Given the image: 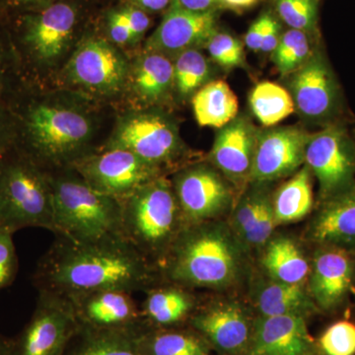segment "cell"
<instances>
[{"instance_id":"cell-1","label":"cell","mask_w":355,"mask_h":355,"mask_svg":"<svg viewBox=\"0 0 355 355\" xmlns=\"http://www.w3.org/2000/svg\"><path fill=\"white\" fill-rule=\"evenodd\" d=\"M33 282L38 291L71 297L105 289L144 292L165 282L159 266L125 238L76 242L57 236Z\"/></svg>"},{"instance_id":"cell-2","label":"cell","mask_w":355,"mask_h":355,"mask_svg":"<svg viewBox=\"0 0 355 355\" xmlns=\"http://www.w3.org/2000/svg\"><path fill=\"white\" fill-rule=\"evenodd\" d=\"M7 106L15 120V146L46 171L70 168L90 153L94 128L83 110L40 97L26 81Z\"/></svg>"},{"instance_id":"cell-3","label":"cell","mask_w":355,"mask_h":355,"mask_svg":"<svg viewBox=\"0 0 355 355\" xmlns=\"http://www.w3.org/2000/svg\"><path fill=\"white\" fill-rule=\"evenodd\" d=\"M245 248L230 226L217 220L184 226L159 270L165 282L188 288L234 286L244 268Z\"/></svg>"},{"instance_id":"cell-4","label":"cell","mask_w":355,"mask_h":355,"mask_svg":"<svg viewBox=\"0 0 355 355\" xmlns=\"http://www.w3.org/2000/svg\"><path fill=\"white\" fill-rule=\"evenodd\" d=\"M93 6L91 0H58L0 23L25 81L57 64L76 40L83 38Z\"/></svg>"},{"instance_id":"cell-5","label":"cell","mask_w":355,"mask_h":355,"mask_svg":"<svg viewBox=\"0 0 355 355\" xmlns=\"http://www.w3.org/2000/svg\"><path fill=\"white\" fill-rule=\"evenodd\" d=\"M49 173L55 236L76 242L125 238L120 200L94 190L72 168Z\"/></svg>"},{"instance_id":"cell-6","label":"cell","mask_w":355,"mask_h":355,"mask_svg":"<svg viewBox=\"0 0 355 355\" xmlns=\"http://www.w3.org/2000/svg\"><path fill=\"white\" fill-rule=\"evenodd\" d=\"M120 202L125 239L159 266L186 226L171 181L162 175Z\"/></svg>"},{"instance_id":"cell-7","label":"cell","mask_w":355,"mask_h":355,"mask_svg":"<svg viewBox=\"0 0 355 355\" xmlns=\"http://www.w3.org/2000/svg\"><path fill=\"white\" fill-rule=\"evenodd\" d=\"M27 227L55 233L51 176L14 144L0 157V228Z\"/></svg>"},{"instance_id":"cell-8","label":"cell","mask_w":355,"mask_h":355,"mask_svg":"<svg viewBox=\"0 0 355 355\" xmlns=\"http://www.w3.org/2000/svg\"><path fill=\"white\" fill-rule=\"evenodd\" d=\"M105 147L125 149L163 171L184 153L177 125L157 112H137L121 118Z\"/></svg>"},{"instance_id":"cell-9","label":"cell","mask_w":355,"mask_h":355,"mask_svg":"<svg viewBox=\"0 0 355 355\" xmlns=\"http://www.w3.org/2000/svg\"><path fill=\"white\" fill-rule=\"evenodd\" d=\"M305 165L319 184L321 202L355 188V140L342 123L310 135Z\"/></svg>"},{"instance_id":"cell-10","label":"cell","mask_w":355,"mask_h":355,"mask_svg":"<svg viewBox=\"0 0 355 355\" xmlns=\"http://www.w3.org/2000/svg\"><path fill=\"white\" fill-rule=\"evenodd\" d=\"M77 328L78 322L69 298L38 291L31 319L10 340L9 355H62Z\"/></svg>"},{"instance_id":"cell-11","label":"cell","mask_w":355,"mask_h":355,"mask_svg":"<svg viewBox=\"0 0 355 355\" xmlns=\"http://www.w3.org/2000/svg\"><path fill=\"white\" fill-rule=\"evenodd\" d=\"M70 168L94 190L119 200L164 175L157 166L125 149L113 147L90 151Z\"/></svg>"},{"instance_id":"cell-12","label":"cell","mask_w":355,"mask_h":355,"mask_svg":"<svg viewBox=\"0 0 355 355\" xmlns=\"http://www.w3.org/2000/svg\"><path fill=\"white\" fill-rule=\"evenodd\" d=\"M291 76L289 93L303 119L323 128L340 123L342 91L323 53L315 51Z\"/></svg>"},{"instance_id":"cell-13","label":"cell","mask_w":355,"mask_h":355,"mask_svg":"<svg viewBox=\"0 0 355 355\" xmlns=\"http://www.w3.org/2000/svg\"><path fill=\"white\" fill-rule=\"evenodd\" d=\"M130 64L109 40L90 35L79 41L65 74L72 84L92 94H116L128 83Z\"/></svg>"},{"instance_id":"cell-14","label":"cell","mask_w":355,"mask_h":355,"mask_svg":"<svg viewBox=\"0 0 355 355\" xmlns=\"http://www.w3.org/2000/svg\"><path fill=\"white\" fill-rule=\"evenodd\" d=\"M171 183L186 226L216 220L232 205L228 180L211 164L181 168Z\"/></svg>"},{"instance_id":"cell-15","label":"cell","mask_w":355,"mask_h":355,"mask_svg":"<svg viewBox=\"0 0 355 355\" xmlns=\"http://www.w3.org/2000/svg\"><path fill=\"white\" fill-rule=\"evenodd\" d=\"M254 317L237 301H214L198 304L188 324L217 354L247 355Z\"/></svg>"},{"instance_id":"cell-16","label":"cell","mask_w":355,"mask_h":355,"mask_svg":"<svg viewBox=\"0 0 355 355\" xmlns=\"http://www.w3.org/2000/svg\"><path fill=\"white\" fill-rule=\"evenodd\" d=\"M67 298L73 306L79 326L135 336L148 329L132 292L105 289Z\"/></svg>"},{"instance_id":"cell-17","label":"cell","mask_w":355,"mask_h":355,"mask_svg":"<svg viewBox=\"0 0 355 355\" xmlns=\"http://www.w3.org/2000/svg\"><path fill=\"white\" fill-rule=\"evenodd\" d=\"M310 135L294 127L259 130L249 182L263 184L297 172L305 164Z\"/></svg>"},{"instance_id":"cell-18","label":"cell","mask_w":355,"mask_h":355,"mask_svg":"<svg viewBox=\"0 0 355 355\" xmlns=\"http://www.w3.org/2000/svg\"><path fill=\"white\" fill-rule=\"evenodd\" d=\"M307 284L318 310L330 313L340 309L355 284L354 252L319 246L310 263Z\"/></svg>"},{"instance_id":"cell-19","label":"cell","mask_w":355,"mask_h":355,"mask_svg":"<svg viewBox=\"0 0 355 355\" xmlns=\"http://www.w3.org/2000/svg\"><path fill=\"white\" fill-rule=\"evenodd\" d=\"M218 10L193 12L170 4L155 31L146 43V51L167 55L200 49L217 31Z\"/></svg>"},{"instance_id":"cell-20","label":"cell","mask_w":355,"mask_h":355,"mask_svg":"<svg viewBox=\"0 0 355 355\" xmlns=\"http://www.w3.org/2000/svg\"><path fill=\"white\" fill-rule=\"evenodd\" d=\"M307 319L298 316H256L247 355H318Z\"/></svg>"},{"instance_id":"cell-21","label":"cell","mask_w":355,"mask_h":355,"mask_svg":"<svg viewBox=\"0 0 355 355\" xmlns=\"http://www.w3.org/2000/svg\"><path fill=\"white\" fill-rule=\"evenodd\" d=\"M259 130L245 116L220 128L209 153L210 164L234 184L249 181Z\"/></svg>"},{"instance_id":"cell-22","label":"cell","mask_w":355,"mask_h":355,"mask_svg":"<svg viewBox=\"0 0 355 355\" xmlns=\"http://www.w3.org/2000/svg\"><path fill=\"white\" fill-rule=\"evenodd\" d=\"M308 237L320 246L355 253V188L321 202L308 227Z\"/></svg>"},{"instance_id":"cell-23","label":"cell","mask_w":355,"mask_h":355,"mask_svg":"<svg viewBox=\"0 0 355 355\" xmlns=\"http://www.w3.org/2000/svg\"><path fill=\"white\" fill-rule=\"evenodd\" d=\"M144 293L140 309L148 329L187 326L198 304L191 288L171 282H162Z\"/></svg>"},{"instance_id":"cell-24","label":"cell","mask_w":355,"mask_h":355,"mask_svg":"<svg viewBox=\"0 0 355 355\" xmlns=\"http://www.w3.org/2000/svg\"><path fill=\"white\" fill-rule=\"evenodd\" d=\"M257 316H298L307 319L318 308L306 284H291L268 277L258 284L254 293Z\"/></svg>"},{"instance_id":"cell-25","label":"cell","mask_w":355,"mask_h":355,"mask_svg":"<svg viewBox=\"0 0 355 355\" xmlns=\"http://www.w3.org/2000/svg\"><path fill=\"white\" fill-rule=\"evenodd\" d=\"M128 83L140 101L157 104L174 89L173 60L162 53L146 51L130 67Z\"/></svg>"},{"instance_id":"cell-26","label":"cell","mask_w":355,"mask_h":355,"mask_svg":"<svg viewBox=\"0 0 355 355\" xmlns=\"http://www.w3.org/2000/svg\"><path fill=\"white\" fill-rule=\"evenodd\" d=\"M261 265L270 279L291 284H307L310 263L291 238L272 237L263 248Z\"/></svg>"},{"instance_id":"cell-27","label":"cell","mask_w":355,"mask_h":355,"mask_svg":"<svg viewBox=\"0 0 355 355\" xmlns=\"http://www.w3.org/2000/svg\"><path fill=\"white\" fill-rule=\"evenodd\" d=\"M193 114L200 127L222 128L238 116L239 102L223 80L209 81L191 98Z\"/></svg>"},{"instance_id":"cell-28","label":"cell","mask_w":355,"mask_h":355,"mask_svg":"<svg viewBox=\"0 0 355 355\" xmlns=\"http://www.w3.org/2000/svg\"><path fill=\"white\" fill-rule=\"evenodd\" d=\"M142 355H212L209 343L187 326L147 329L137 336Z\"/></svg>"},{"instance_id":"cell-29","label":"cell","mask_w":355,"mask_h":355,"mask_svg":"<svg viewBox=\"0 0 355 355\" xmlns=\"http://www.w3.org/2000/svg\"><path fill=\"white\" fill-rule=\"evenodd\" d=\"M312 173L305 164L282 184L272 197L277 225L305 218L314 207Z\"/></svg>"},{"instance_id":"cell-30","label":"cell","mask_w":355,"mask_h":355,"mask_svg":"<svg viewBox=\"0 0 355 355\" xmlns=\"http://www.w3.org/2000/svg\"><path fill=\"white\" fill-rule=\"evenodd\" d=\"M137 336L121 331L93 330L78 324L62 355H142Z\"/></svg>"},{"instance_id":"cell-31","label":"cell","mask_w":355,"mask_h":355,"mask_svg":"<svg viewBox=\"0 0 355 355\" xmlns=\"http://www.w3.org/2000/svg\"><path fill=\"white\" fill-rule=\"evenodd\" d=\"M249 104L257 120L266 128L277 125L295 111L289 91L270 81L254 86L250 94Z\"/></svg>"},{"instance_id":"cell-32","label":"cell","mask_w":355,"mask_h":355,"mask_svg":"<svg viewBox=\"0 0 355 355\" xmlns=\"http://www.w3.org/2000/svg\"><path fill=\"white\" fill-rule=\"evenodd\" d=\"M174 88L181 97L193 96L207 83L210 65L200 49L182 51L175 57Z\"/></svg>"},{"instance_id":"cell-33","label":"cell","mask_w":355,"mask_h":355,"mask_svg":"<svg viewBox=\"0 0 355 355\" xmlns=\"http://www.w3.org/2000/svg\"><path fill=\"white\" fill-rule=\"evenodd\" d=\"M310 36L307 33L294 29L282 33L279 44L272 53V62L282 76H291L316 51Z\"/></svg>"},{"instance_id":"cell-34","label":"cell","mask_w":355,"mask_h":355,"mask_svg":"<svg viewBox=\"0 0 355 355\" xmlns=\"http://www.w3.org/2000/svg\"><path fill=\"white\" fill-rule=\"evenodd\" d=\"M320 0H273L279 19L289 29L316 34Z\"/></svg>"},{"instance_id":"cell-35","label":"cell","mask_w":355,"mask_h":355,"mask_svg":"<svg viewBox=\"0 0 355 355\" xmlns=\"http://www.w3.org/2000/svg\"><path fill=\"white\" fill-rule=\"evenodd\" d=\"M23 81L6 28L0 24V104L8 105Z\"/></svg>"},{"instance_id":"cell-36","label":"cell","mask_w":355,"mask_h":355,"mask_svg":"<svg viewBox=\"0 0 355 355\" xmlns=\"http://www.w3.org/2000/svg\"><path fill=\"white\" fill-rule=\"evenodd\" d=\"M316 343L320 355H355V324L349 320L336 321Z\"/></svg>"},{"instance_id":"cell-37","label":"cell","mask_w":355,"mask_h":355,"mask_svg":"<svg viewBox=\"0 0 355 355\" xmlns=\"http://www.w3.org/2000/svg\"><path fill=\"white\" fill-rule=\"evenodd\" d=\"M257 186L258 188L250 191L238 202L231 219L230 228L242 245L245 238L253 227L260 212L261 203L268 193L261 188V184Z\"/></svg>"},{"instance_id":"cell-38","label":"cell","mask_w":355,"mask_h":355,"mask_svg":"<svg viewBox=\"0 0 355 355\" xmlns=\"http://www.w3.org/2000/svg\"><path fill=\"white\" fill-rule=\"evenodd\" d=\"M205 48L214 62L223 69L244 67L246 64L242 42L228 33L217 31Z\"/></svg>"},{"instance_id":"cell-39","label":"cell","mask_w":355,"mask_h":355,"mask_svg":"<svg viewBox=\"0 0 355 355\" xmlns=\"http://www.w3.org/2000/svg\"><path fill=\"white\" fill-rule=\"evenodd\" d=\"M277 225L275 211H273L272 198L270 197V193H268L261 203L260 212L254 221L253 227L243 241V246L246 250L263 248L272 238Z\"/></svg>"},{"instance_id":"cell-40","label":"cell","mask_w":355,"mask_h":355,"mask_svg":"<svg viewBox=\"0 0 355 355\" xmlns=\"http://www.w3.org/2000/svg\"><path fill=\"white\" fill-rule=\"evenodd\" d=\"M103 29L105 32V38L109 40L116 46L137 44L125 16L116 4L107 7L106 10L104 11Z\"/></svg>"},{"instance_id":"cell-41","label":"cell","mask_w":355,"mask_h":355,"mask_svg":"<svg viewBox=\"0 0 355 355\" xmlns=\"http://www.w3.org/2000/svg\"><path fill=\"white\" fill-rule=\"evenodd\" d=\"M12 233L0 228V291L12 284L18 272V258Z\"/></svg>"},{"instance_id":"cell-42","label":"cell","mask_w":355,"mask_h":355,"mask_svg":"<svg viewBox=\"0 0 355 355\" xmlns=\"http://www.w3.org/2000/svg\"><path fill=\"white\" fill-rule=\"evenodd\" d=\"M116 6L119 7L121 12L125 16V20L130 26V31L132 33L135 43H139L144 38L147 31L150 28V14L125 1L119 2Z\"/></svg>"},{"instance_id":"cell-43","label":"cell","mask_w":355,"mask_h":355,"mask_svg":"<svg viewBox=\"0 0 355 355\" xmlns=\"http://www.w3.org/2000/svg\"><path fill=\"white\" fill-rule=\"evenodd\" d=\"M58 0H0V23L18 14L37 10Z\"/></svg>"},{"instance_id":"cell-44","label":"cell","mask_w":355,"mask_h":355,"mask_svg":"<svg viewBox=\"0 0 355 355\" xmlns=\"http://www.w3.org/2000/svg\"><path fill=\"white\" fill-rule=\"evenodd\" d=\"M16 125L12 112L0 104V157L15 144Z\"/></svg>"},{"instance_id":"cell-45","label":"cell","mask_w":355,"mask_h":355,"mask_svg":"<svg viewBox=\"0 0 355 355\" xmlns=\"http://www.w3.org/2000/svg\"><path fill=\"white\" fill-rule=\"evenodd\" d=\"M270 15V12L261 14L250 26L246 36H245V44H246L247 48L249 50L261 51V43H263Z\"/></svg>"},{"instance_id":"cell-46","label":"cell","mask_w":355,"mask_h":355,"mask_svg":"<svg viewBox=\"0 0 355 355\" xmlns=\"http://www.w3.org/2000/svg\"><path fill=\"white\" fill-rule=\"evenodd\" d=\"M282 35V25H280L279 21L273 16V14L270 13L263 43H261V51L272 53L279 44Z\"/></svg>"},{"instance_id":"cell-47","label":"cell","mask_w":355,"mask_h":355,"mask_svg":"<svg viewBox=\"0 0 355 355\" xmlns=\"http://www.w3.org/2000/svg\"><path fill=\"white\" fill-rule=\"evenodd\" d=\"M171 4L193 12H207L220 9L218 0H171Z\"/></svg>"},{"instance_id":"cell-48","label":"cell","mask_w":355,"mask_h":355,"mask_svg":"<svg viewBox=\"0 0 355 355\" xmlns=\"http://www.w3.org/2000/svg\"><path fill=\"white\" fill-rule=\"evenodd\" d=\"M132 6L139 7L148 14L162 12L167 10L171 4V0H121ZM121 2V1H120Z\"/></svg>"},{"instance_id":"cell-49","label":"cell","mask_w":355,"mask_h":355,"mask_svg":"<svg viewBox=\"0 0 355 355\" xmlns=\"http://www.w3.org/2000/svg\"><path fill=\"white\" fill-rule=\"evenodd\" d=\"M259 0H218L220 8L232 9V10L239 11L245 9L251 8L258 3Z\"/></svg>"},{"instance_id":"cell-50","label":"cell","mask_w":355,"mask_h":355,"mask_svg":"<svg viewBox=\"0 0 355 355\" xmlns=\"http://www.w3.org/2000/svg\"><path fill=\"white\" fill-rule=\"evenodd\" d=\"M9 349H10V340L4 338L0 334V355H9Z\"/></svg>"},{"instance_id":"cell-51","label":"cell","mask_w":355,"mask_h":355,"mask_svg":"<svg viewBox=\"0 0 355 355\" xmlns=\"http://www.w3.org/2000/svg\"><path fill=\"white\" fill-rule=\"evenodd\" d=\"M91 1H92L93 4L101 3L105 4V6H106L107 7H110L111 6V3H113V2L118 1L119 3V2L121 1V0H91Z\"/></svg>"},{"instance_id":"cell-52","label":"cell","mask_w":355,"mask_h":355,"mask_svg":"<svg viewBox=\"0 0 355 355\" xmlns=\"http://www.w3.org/2000/svg\"><path fill=\"white\" fill-rule=\"evenodd\" d=\"M318 355H320V354H318Z\"/></svg>"},{"instance_id":"cell-53","label":"cell","mask_w":355,"mask_h":355,"mask_svg":"<svg viewBox=\"0 0 355 355\" xmlns=\"http://www.w3.org/2000/svg\"><path fill=\"white\" fill-rule=\"evenodd\" d=\"M354 140H355V139H354Z\"/></svg>"}]
</instances>
